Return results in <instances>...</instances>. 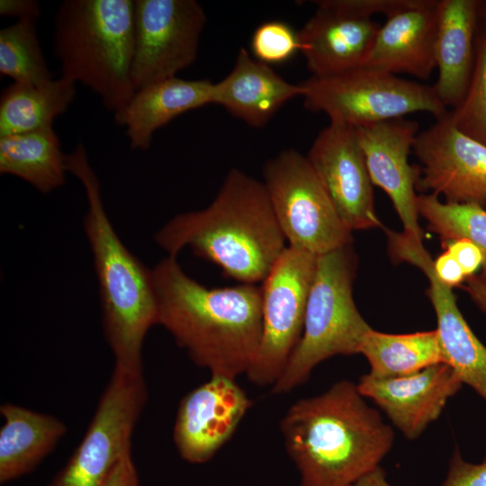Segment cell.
<instances>
[{"label":"cell","instance_id":"cell-1","mask_svg":"<svg viewBox=\"0 0 486 486\" xmlns=\"http://www.w3.org/2000/svg\"><path fill=\"white\" fill-rule=\"evenodd\" d=\"M158 325L211 375L235 379L252 366L262 337L261 286L207 288L167 256L152 269Z\"/></svg>","mask_w":486,"mask_h":486},{"label":"cell","instance_id":"cell-2","mask_svg":"<svg viewBox=\"0 0 486 486\" xmlns=\"http://www.w3.org/2000/svg\"><path fill=\"white\" fill-rule=\"evenodd\" d=\"M364 398L342 380L287 410L280 429L301 486H349L380 466L394 434Z\"/></svg>","mask_w":486,"mask_h":486},{"label":"cell","instance_id":"cell-3","mask_svg":"<svg viewBox=\"0 0 486 486\" xmlns=\"http://www.w3.org/2000/svg\"><path fill=\"white\" fill-rule=\"evenodd\" d=\"M155 242L168 256L187 248L226 277L249 284L262 283L287 248L263 182L238 168L205 209L175 215Z\"/></svg>","mask_w":486,"mask_h":486},{"label":"cell","instance_id":"cell-4","mask_svg":"<svg viewBox=\"0 0 486 486\" xmlns=\"http://www.w3.org/2000/svg\"><path fill=\"white\" fill-rule=\"evenodd\" d=\"M66 166L86 191L87 211L83 224L98 282L104 338L114 364L143 372L144 339L151 327L158 325L152 269L134 256L117 235L83 143L78 142L67 154Z\"/></svg>","mask_w":486,"mask_h":486},{"label":"cell","instance_id":"cell-5","mask_svg":"<svg viewBox=\"0 0 486 486\" xmlns=\"http://www.w3.org/2000/svg\"><path fill=\"white\" fill-rule=\"evenodd\" d=\"M134 0H65L53 17L61 76L80 83L116 115L135 93L131 81Z\"/></svg>","mask_w":486,"mask_h":486},{"label":"cell","instance_id":"cell-6","mask_svg":"<svg viewBox=\"0 0 486 486\" xmlns=\"http://www.w3.org/2000/svg\"><path fill=\"white\" fill-rule=\"evenodd\" d=\"M356 256L352 244L318 256L310 290L303 331L273 394L289 392L305 382L321 362L338 355L359 354L372 328L353 298Z\"/></svg>","mask_w":486,"mask_h":486},{"label":"cell","instance_id":"cell-7","mask_svg":"<svg viewBox=\"0 0 486 486\" xmlns=\"http://www.w3.org/2000/svg\"><path fill=\"white\" fill-rule=\"evenodd\" d=\"M300 84L307 110L354 127L413 112H428L437 119L447 112L432 86L364 66L329 76H310Z\"/></svg>","mask_w":486,"mask_h":486},{"label":"cell","instance_id":"cell-8","mask_svg":"<svg viewBox=\"0 0 486 486\" xmlns=\"http://www.w3.org/2000/svg\"><path fill=\"white\" fill-rule=\"evenodd\" d=\"M264 185L288 246L320 256L352 244L326 188L307 157L294 148L266 161Z\"/></svg>","mask_w":486,"mask_h":486},{"label":"cell","instance_id":"cell-9","mask_svg":"<svg viewBox=\"0 0 486 486\" xmlns=\"http://www.w3.org/2000/svg\"><path fill=\"white\" fill-rule=\"evenodd\" d=\"M148 400L143 372L114 364L86 433L49 486H102L122 456Z\"/></svg>","mask_w":486,"mask_h":486},{"label":"cell","instance_id":"cell-10","mask_svg":"<svg viewBox=\"0 0 486 486\" xmlns=\"http://www.w3.org/2000/svg\"><path fill=\"white\" fill-rule=\"evenodd\" d=\"M318 256L287 246L262 282V337L247 373L258 386H273L297 346Z\"/></svg>","mask_w":486,"mask_h":486},{"label":"cell","instance_id":"cell-11","mask_svg":"<svg viewBox=\"0 0 486 486\" xmlns=\"http://www.w3.org/2000/svg\"><path fill=\"white\" fill-rule=\"evenodd\" d=\"M206 19L195 0H134V90L190 67L197 58Z\"/></svg>","mask_w":486,"mask_h":486},{"label":"cell","instance_id":"cell-12","mask_svg":"<svg viewBox=\"0 0 486 486\" xmlns=\"http://www.w3.org/2000/svg\"><path fill=\"white\" fill-rule=\"evenodd\" d=\"M419 131L412 151L419 175L416 190L442 195L446 202H486V146L460 131L448 112Z\"/></svg>","mask_w":486,"mask_h":486},{"label":"cell","instance_id":"cell-13","mask_svg":"<svg viewBox=\"0 0 486 486\" xmlns=\"http://www.w3.org/2000/svg\"><path fill=\"white\" fill-rule=\"evenodd\" d=\"M306 157L351 231L382 226L356 127L329 122L318 133Z\"/></svg>","mask_w":486,"mask_h":486},{"label":"cell","instance_id":"cell-14","mask_svg":"<svg viewBox=\"0 0 486 486\" xmlns=\"http://www.w3.org/2000/svg\"><path fill=\"white\" fill-rule=\"evenodd\" d=\"M252 406L235 379L210 380L179 402L173 439L179 455L190 464H204L230 439Z\"/></svg>","mask_w":486,"mask_h":486},{"label":"cell","instance_id":"cell-15","mask_svg":"<svg viewBox=\"0 0 486 486\" xmlns=\"http://www.w3.org/2000/svg\"><path fill=\"white\" fill-rule=\"evenodd\" d=\"M387 236L392 256L399 262L406 261L418 266L428 279V293L436 316L444 363L486 402V346L464 320L452 288L436 275L433 260L422 241L404 232L388 230Z\"/></svg>","mask_w":486,"mask_h":486},{"label":"cell","instance_id":"cell-16","mask_svg":"<svg viewBox=\"0 0 486 486\" xmlns=\"http://www.w3.org/2000/svg\"><path fill=\"white\" fill-rule=\"evenodd\" d=\"M356 128L373 184L391 199L403 232L422 241L416 194L419 169L409 163L418 123L401 117Z\"/></svg>","mask_w":486,"mask_h":486},{"label":"cell","instance_id":"cell-17","mask_svg":"<svg viewBox=\"0 0 486 486\" xmlns=\"http://www.w3.org/2000/svg\"><path fill=\"white\" fill-rule=\"evenodd\" d=\"M463 384L450 365L439 363L403 376L364 374L356 386L408 439H415L439 418Z\"/></svg>","mask_w":486,"mask_h":486},{"label":"cell","instance_id":"cell-18","mask_svg":"<svg viewBox=\"0 0 486 486\" xmlns=\"http://www.w3.org/2000/svg\"><path fill=\"white\" fill-rule=\"evenodd\" d=\"M438 0H413L386 17L363 66L421 80L436 69Z\"/></svg>","mask_w":486,"mask_h":486},{"label":"cell","instance_id":"cell-19","mask_svg":"<svg viewBox=\"0 0 486 486\" xmlns=\"http://www.w3.org/2000/svg\"><path fill=\"white\" fill-rule=\"evenodd\" d=\"M313 3L316 12L298 32L300 52L311 76H329L363 66L381 24Z\"/></svg>","mask_w":486,"mask_h":486},{"label":"cell","instance_id":"cell-20","mask_svg":"<svg viewBox=\"0 0 486 486\" xmlns=\"http://www.w3.org/2000/svg\"><path fill=\"white\" fill-rule=\"evenodd\" d=\"M302 94L300 83L285 80L240 48L230 72L213 83L212 104L222 106L250 127L261 128L288 101Z\"/></svg>","mask_w":486,"mask_h":486},{"label":"cell","instance_id":"cell-21","mask_svg":"<svg viewBox=\"0 0 486 486\" xmlns=\"http://www.w3.org/2000/svg\"><path fill=\"white\" fill-rule=\"evenodd\" d=\"M479 1L438 0L433 86L441 104L454 109L463 100L473 70Z\"/></svg>","mask_w":486,"mask_h":486},{"label":"cell","instance_id":"cell-22","mask_svg":"<svg viewBox=\"0 0 486 486\" xmlns=\"http://www.w3.org/2000/svg\"><path fill=\"white\" fill-rule=\"evenodd\" d=\"M212 86L208 79L177 76L150 84L135 91L114 121L125 129L132 149L147 150L158 129L188 111L212 104Z\"/></svg>","mask_w":486,"mask_h":486},{"label":"cell","instance_id":"cell-23","mask_svg":"<svg viewBox=\"0 0 486 486\" xmlns=\"http://www.w3.org/2000/svg\"><path fill=\"white\" fill-rule=\"evenodd\" d=\"M0 482L32 472L67 433L58 418L13 403L0 407Z\"/></svg>","mask_w":486,"mask_h":486},{"label":"cell","instance_id":"cell-24","mask_svg":"<svg viewBox=\"0 0 486 486\" xmlns=\"http://www.w3.org/2000/svg\"><path fill=\"white\" fill-rule=\"evenodd\" d=\"M66 156L53 127L0 137V173L49 194L65 184Z\"/></svg>","mask_w":486,"mask_h":486},{"label":"cell","instance_id":"cell-25","mask_svg":"<svg viewBox=\"0 0 486 486\" xmlns=\"http://www.w3.org/2000/svg\"><path fill=\"white\" fill-rule=\"evenodd\" d=\"M76 93V83L61 76L38 86L13 82L0 96V137L52 127Z\"/></svg>","mask_w":486,"mask_h":486},{"label":"cell","instance_id":"cell-26","mask_svg":"<svg viewBox=\"0 0 486 486\" xmlns=\"http://www.w3.org/2000/svg\"><path fill=\"white\" fill-rule=\"evenodd\" d=\"M359 354L376 377L403 376L444 363L436 329L408 334H390L371 328L364 336Z\"/></svg>","mask_w":486,"mask_h":486},{"label":"cell","instance_id":"cell-27","mask_svg":"<svg viewBox=\"0 0 486 486\" xmlns=\"http://www.w3.org/2000/svg\"><path fill=\"white\" fill-rule=\"evenodd\" d=\"M417 207L428 229L444 243L464 238L481 249L484 261L479 276L486 283V209L477 203L442 202L430 194L418 195Z\"/></svg>","mask_w":486,"mask_h":486},{"label":"cell","instance_id":"cell-28","mask_svg":"<svg viewBox=\"0 0 486 486\" xmlns=\"http://www.w3.org/2000/svg\"><path fill=\"white\" fill-rule=\"evenodd\" d=\"M0 73L13 82L34 86L53 79L37 36L35 20H17L1 29Z\"/></svg>","mask_w":486,"mask_h":486},{"label":"cell","instance_id":"cell-29","mask_svg":"<svg viewBox=\"0 0 486 486\" xmlns=\"http://www.w3.org/2000/svg\"><path fill=\"white\" fill-rule=\"evenodd\" d=\"M448 114L460 131L486 146V22L482 23L481 20L467 91L462 102Z\"/></svg>","mask_w":486,"mask_h":486},{"label":"cell","instance_id":"cell-30","mask_svg":"<svg viewBox=\"0 0 486 486\" xmlns=\"http://www.w3.org/2000/svg\"><path fill=\"white\" fill-rule=\"evenodd\" d=\"M250 49L253 57L263 63H284L300 52L298 32L281 21L263 22L252 35Z\"/></svg>","mask_w":486,"mask_h":486},{"label":"cell","instance_id":"cell-31","mask_svg":"<svg viewBox=\"0 0 486 486\" xmlns=\"http://www.w3.org/2000/svg\"><path fill=\"white\" fill-rule=\"evenodd\" d=\"M413 0H320L317 3L353 14L373 18L375 14L388 17L407 7Z\"/></svg>","mask_w":486,"mask_h":486},{"label":"cell","instance_id":"cell-32","mask_svg":"<svg viewBox=\"0 0 486 486\" xmlns=\"http://www.w3.org/2000/svg\"><path fill=\"white\" fill-rule=\"evenodd\" d=\"M442 486H486V457L480 464H471L454 450Z\"/></svg>","mask_w":486,"mask_h":486},{"label":"cell","instance_id":"cell-33","mask_svg":"<svg viewBox=\"0 0 486 486\" xmlns=\"http://www.w3.org/2000/svg\"><path fill=\"white\" fill-rule=\"evenodd\" d=\"M446 250L449 251L461 266L466 279L475 275L482 267L484 257L481 249L468 238H457L444 243Z\"/></svg>","mask_w":486,"mask_h":486},{"label":"cell","instance_id":"cell-34","mask_svg":"<svg viewBox=\"0 0 486 486\" xmlns=\"http://www.w3.org/2000/svg\"><path fill=\"white\" fill-rule=\"evenodd\" d=\"M433 267L437 278L452 289L466 281L461 266L447 250H445L433 261Z\"/></svg>","mask_w":486,"mask_h":486},{"label":"cell","instance_id":"cell-35","mask_svg":"<svg viewBox=\"0 0 486 486\" xmlns=\"http://www.w3.org/2000/svg\"><path fill=\"white\" fill-rule=\"evenodd\" d=\"M102 486H140L131 451L122 456Z\"/></svg>","mask_w":486,"mask_h":486},{"label":"cell","instance_id":"cell-36","mask_svg":"<svg viewBox=\"0 0 486 486\" xmlns=\"http://www.w3.org/2000/svg\"><path fill=\"white\" fill-rule=\"evenodd\" d=\"M41 14L40 4L35 0H1L0 14L16 17L18 20L37 21Z\"/></svg>","mask_w":486,"mask_h":486},{"label":"cell","instance_id":"cell-37","mask_svg":"<svg viewBox=\"0 0 486 486\" xmlns=\"http://www.w3.org/2000/svg\"><path fill=\"white\" fill-rule=\"evenodd\" d=\"M464 289L477 307L486 314V283L479 275H473L466 279Z\"/></svg>","mask_w":486,"mask_h":486},{"label":"cell","instance_id":"cell-38","mask_svg":"<svg viewBox=\"0 0 486 486\" xmlns=\"http://www.w3.org/2000/svg\"><path fill=\"white\" fill-rule=\"evenodd\" d=\"M349 486H392L386 479L384 470L379 466Z\"/></svg>","mask_w":486,"mask_h":486},{"label":"cell","instance_id":"cell-39","mask_svg":"<svg viewBox=\"0 0 486 486\" xmlns=\"http://www.w3.org/2000/svg\"><path fill=\"white\" fill-rule=\"evenodd\" d=\"M479 19L486 22V1H479Z\"/></svg>","mask_w":486,"mask_h":486},{"label":"cell","instance_id":"cell-40","mask_svg":"<svg viewBox=\"0 0 486 486\" xmlns=\"http://www.w3.org/2000/svg\"><path fill=\"white\" fill-rule=\"evenodd\" d=\"M483 207L486 209V202H484Z\"/></svg>","mask_w":486,"mask_h":486}]
</instances>
